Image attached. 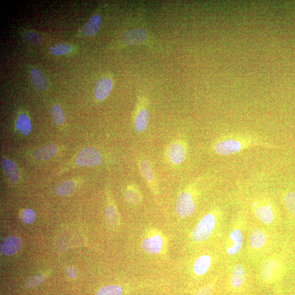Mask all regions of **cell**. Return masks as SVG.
I'll return each mask as SVG.
<instances>
[{"instance_id": "cell-27", "label": "cell", "mask_w": 295, "mask_h": 295, "mask_svg": "<svg viewBox=\"0 0 295 295\" xmlns=\"http://www.w3.org/2000/svg\"><path fill=\"white\" fill-rule=\"evenodd\" d=\"M284 202L289 213L295 216V191H291L285 195Z\"/></svg>"}, {"instance_id": "cell-32", "label": "cell", "mask_w": 295, "mask_h": 295, "mask_svg": "<svg viewBox=\"0 0 295 295\" xmlns=\"http://www.w3.org/2000/svg\"><path fill=\"white\" fill-rule=\"evenodd\" d=\"M25 39L30 44H36L41 42L42 37L38 33L29 32L25 34Z\"/></svg>"}, {"instance_id": "cell-26", "label": "cell", "mask_w": 295, "mask_h": 295, "mask_svg": "<svg viewBox=\"0 0 295 295\" xmlns=\"http://www.w3.org/2000/svg\"><path fill=\"white\" fill-rule=\"evenodd\" d=\"M105 216L108 226L113 228L117 225L118 215L116 210L113 206L107 207L105 211Z\"/></svg>"}, {"instance_id": "cell-29", "label": "cell", "mask_w": 295, "mask_h": 295, "mask_svg": "<svg viewBox=\"0 0 295 295\" xmlns=\"http://www.w3.org/2000/svg\"><path fill=\"white\" fill-rule=\"evenodd\" d=\"M72 50V46L67 43H59L55 46H51L49 49L50 54L55 55H60L68 54Z\"/></svg>"}, {"instance_id": "cell-17", "label": "cell", "mask_w": 295, "mask_h": 295, "mask_svg": "<svg viewBox=\"0 0 295 295\" xmlns=\"http://www.w3.org/2000/svg\"><path fill=\"white\" fill-rule=\"evenodd\" d=\"M56 153L57 148L54 145L48 144L36 149L34 157L40 161H44L54 157Z\"/></svg>"}, {"instance_id": "cell-24", "label": "cell", "mask_w": 295, "mask_h": 295, "mask_svg": "<svg viewBox=\"0 0 295 295\" xmlns=\"http://www.w3.org/2000/svg\"><path fill=\"white\" fill-rule=\"evenodd\" d=\"M139 169L143 177L148 182H152L153 179V170L152 165L147 159H142L139 163Z\"/></svg>"}, {"instance_id": "cell-10", "label": "cell", "mask_w": 295, "mask_h": 295, "mask_svg": "<svg viewBox=\"0 0 295 295\" xmlns=\"http://www.w3.org/2000/svg\"><path fill=\"white\" fill-rule=\"evenodd\" d=\"M21 247L22 242L19 237L14 236H9L2 242L1 252L3 255L11 256L17 253Z\"/></svg>"}, {"instance_id": "cell-13", "label": "cell", "mask_w": 295, "mask_h": 295, "mask_svg": "<svg viewBox=\"0 0 295 295\" xmlns=\"http://www.w3.org/2000/svg\"><path fill=\"white\" fill-rule=\"evenodd\" d=\"M163 240L159 235H154L152 237L144 240L141 244L142 249L150 254H156L162 249Z\"/></svg>"}, {"instance_id": "cell-20", "label": "cell", "mask_w": 295, "mask_h": 295, "mask_svg": "<svg viewBox=\"0 0 295 295\" xmlns=\"http://www.w3.org/2000/svg\"><path fill=\"white\" fill-rule=\"evenodd\" d=\"M15 127L18 131L23 135H27L32 128L30 119L25 114H21L18 116L15 122Z\"/></svg>"}, {"instance_id": "cell-19", "label": "cell", "mask_w": 295, "mask_h": 295, "mask_svg": "<svg viewBox=\"0 0 295 295\" xmlns=\"http://www.w3.org/2000/svg\"><path fill=\"white\" fill-rule=\"evenodd\" d=\"M149 120V115L148 111L142 109L139 111L134 120V127L138 132H142L147 127Z\"/></svg>"}, {"instance_id": "cell-28", "label": "cell", "mask_w": 295, "mask_h": 295, "mask_svg": "<svg viewBox=\"0 0 295 295\" xmlns=\"http://www.w3.org/2000/svg\"><path fill=\"white\" fill-rule=\"evenodd\" d=\"M123 289L116 285L108 286L101 288L96 295H122Z\"/></svg>"}, {"instance_id": "cell-6", "label": "cell", "mask_w": 295, "mask_h": 295, "mask_svg": "<svg viewBox=\"0 0 295 295\" xmlns=\"http://www.w3.org/2000/svg\"><path fill=\"white\" fill-rule=\"evenodd\" d=\"M253 213L262 223L271 225L273 223L275 213L272 206L266 202L258 201L253 206Z\"/></svg>"}, {"instance_id": "cell-15", "label": "cell", "mask_w": 295, "mask_h": 295, "mask_svg": "<svg viewBox=\"0 0 295 295\" xmlns=\"http://www.w3.org/2000/svg\"><path fill=\"white\" fill-rule=\"evenodd\" d=\"M3 172L10 182L15 183L19 179V173L17 165L8 159H4L2 162Z\"/></svg>"}, {"instance_id": "cell-18", "label": "cell", "mask_w": 295, "mask_h": 295, "mask_svg": "<svg viewBox=\"0 0 295 295\" xmlns=\"http://www.w3.org/2000/svg\"><path fill=\"white\" fill-rule=\"evenodd\" d=\"M31 79L36 89L45 91L48 89L49 84L47 80L41 72L35 68L31 69L30 71Z\"/></svg>"}, {"instance_id": "cell-2", "label": "cell", "mask_w": 295, "mask_h": 295, "mask_svg": "<svg viewBox=\"0 0 295 295\" xmlns=\"http://www.w3.org/2000/svg\"><path fill=\"white\" fill-rule=\"evenodd\" d=\"M216 223L214 214L209 213L205 215L196 225L193 231L191 237L194 241L200 242L204 241L211 234Z\"/></svg>"}, {"instance_id": "cell-14", "label": "cell", "mask_w": 295, "mask_h": 295, "mask_svg": "<svg viewBox=\"0 0 295 295\" xmlns=\"http://www.w3.org/2000/svg\"><path fill=\"white\" fill-rule=\"evenodd\" d=\"M101 24V18L99 15L95 14L88 20L81 31L82 36L85 38L91 37L99 30Z\"/></svg>"}, {"instance_id": "cell-33", "label": "cell", "mask_w": 295, "mask_h": 295, "mask_svg": "<svg viewBox=\"0 0 295 295\" xmlns=\"http://www.w3.org/2000/svg\"><path fill=\"white\" fill-rule=\"evenodd\" d=\"M213 289V285L211 284H207L199 289L194 295H211Z\"/></svg>"}, {"instance_id": "cell-34", "label": "cell", "mask_w": 295, "mask_h": 295, "mask_svg": "<svg viewBox=\"0 0 295 295\" xmlns=\"http://www.w3.org/2000/svg\"><path fill=\"white\" fill-rule=\"evenodd\" d=\"M65 272L67 276L71 279H74L77 277V271L73 267L67 266L65 268Z\"/></svg>"}, {"instance_id": "cell-22", "label": "cell", "mask_w": 295, "mask_h": 295, "mask_svg": "<svg viewBox=\"0 0 295 295\" xmlns=\"http://www.w3.org/2000/svg\"><path fill=\"white\" fill-rule=\"evenodd\" d=\"M76 185L71 180H67L60 184L55 189V193L60 196H67L73 193Z\"/></svg>"}, {"instance_id": "cell-31", "label": "cell", "mask_w": 295, "mask_h": 295, "mask_svg": "<svg viewBox=\"0 0 295 295\" xmlns=\"http://www.w3.org/2000/svg\"><path fill=\"white\" fill-rule=\"evenodd\" d=\"M20 218L25 224H33L36 220V215L34 211L26 209L22 211Z\"/></svg>"}, {"instance_id": "cell-12", "label": "cell", "mask_w": 295, "mask_h": 295, "mask_svg": "<svg viewBox=\"0 0 295 295\" xmlns=\"http://www.w3.org/2000/svg\"><path fill=\"white\" fill-rule=\"evenodd\" d=\"M147 36L146 31L143 29H136L124 34L122 36V41L124 44H140L146 39Z\"/></svg>"}, {"instance_id": "cell-5", "label": "cell", "mask_w": 295, "mask_h": 295, "mask_svg": "<svg viewBox=\"0 0 295 295\" xmlns=\"http://www.w3.org/2000/svg\"><path fill=\"white\" fill-rule=\"evenodd\" d=\"M282 271V265L278 260L270 258L262 264L260 271V277L262 280L271 283L279 277Z\"/></svg>"}, {"instance_id": "cell-1", "label": "cell", "mask_w": 295, "mask_h": 295, "mask_svg": "<svg viewBox=\"0 0 295 295\" xmlns=\"http://www.w3.org/2000/svg\"><path fill=\"white\" fill-rule=\"evenodd\" d=\"M271 149L274 145L257 134L246 133H227L216 139L213 145L214 152L221 156H227L253 147Z\"/></svg>"}, {"instance_id": "cell-9", "label": "cell", "mask_w": 295, "mask_h": 295, "mask_svg": "<svg viewBox=\"0 0 295 295\" xmlns=\"http://www.w3.org/2000/svg\"><path fill=\"white\" fill-rule=\"evenodd\" d=\"M113 87V82L108 78L98 80L95 85L94 96L98 101H101L109 95Z\"/></svg>"}, {"instance_id": "cell-4", "label": "cell", "mask_w": 295, "mask_h": 295, "mask_svg": "<svg viewBox=\"0 0 295 295\" xmlns=\"http://www.w3.org/2000/svg\"><path fill=\"white\" fill-rule=\"evenodd\" d=\"M175 210L181 218H186L192 215L195 211V204L192 195L187 191L181 193L176 201Z\"/></svg>"}, {"instance_id": "cell-16", "label": "cell", "mask_w": 295, "mask_h": 295, "mask_svg": "<svg viewBox=\"0 0 295 295\" xmlns=\"http://www.w3.org/2000/svg\"><path fill=\"white\" fill-rule=\"evenodd\" d=\"M267 236L262 230H253L250 235V245L253 250H260L265 246L267 242Z\"/></svg>"}, {"instance_id": "cell-23", "label": "cell", "mask_w": 295, "mask_h": 295, "mask_svg": "<svg viewBox=\"0 0 295 295\" xmlns=\"http://www.w3.org/2000/svg\"><path fill=\"white\" fill-rule=\"evenodd\" d=\"M124 198L127 203L131 205H137L141 201V196L139 191L134 187L128 188L124 193Z\"/></svg>"}, {"instance_id": "cell-25", "label": "cell", "mask_w": 295, "mask_h": 295, "mask_svg": "<svg viewBox=\"0 0 295 295\" xmlns=\"http://www.w3.org/2000/svg\"><path fill=\"white\" fill-rule=\"evenodd\" d=\"M50 114L54 123L56 126H61L65 123V117L64 113L60 106L54 105L51 108Z\"/></svg>"}, {"instance_id": "cell-8", "label": "cell", "mask_w": 295, "mask_h": 295, "mask_svg": "<svg viewBox=\"0 0 295 295\" xmlns=\"http://www.w3.org/2000/svg\"><path fill=\"white\" fill-rule=\"evenodd\" d=\"M230 245L227 248V253L230 256L239 253L242 248L243 236L239 229L233 230L229 235Z\"/></svg>"}, {"instance_id": "cell-7", "label": "cell", "mask_w": 295, "mask_h": 295, "mask_svg": "<svg viewBox=\"0 0 295 295\" xmlns=\"http://www.w3.org/2000/svg\"><path fill=\"white\" fill-rule=\"evenodd\" d=\"M246 281L245 269L241 264H237L232 269L230 279V287L235 291L240 290L245 286Z\"/></svg>"}, {"instance_id": "cell-11", "label": "cell", "mask_w": 295, "mask_h": 295, "mask_svg": "<svg viewBox=\"0 0 295 295\" xmlns=\"http://www.w3.org/2000/svg\"><path fill=\"white\" fill-rule=\"evenodd\" d=\"M170 162L175 165L182 163L186 156V149L180 143H173L170 145L168 152Z\"/></svg>"}, {"instance_id": "cell-3", "label": "cell", "mask_w": 295, "mask_h": 295, "mask_svg": "<svg viewBox=\"0 0 295 295\" xmlns=\"http://www.w3.org/2000/svg\"><path fill=\"white\" fill-rule=\"evenodd\" d=\"M101 161V154L92 147L83 149L76 159V164L82 167H96L100 164Z\"/></svg>"}, {"instance_id": "cell-21", "label": "cell", "mask_w": 295, "mask_h": 295, "mask_svg": "<svg viewBox=\"0 0 295 295\" xmlns=\"http://www.w3.org/2000/svg\"><path fill=\"white\" fill-rule=\"evenodd\" d=\"M211 259L209 255H203L196 260L194 266V271L196 275L202 276L208 271L211 265Z\"/></svg>"}, {"instance_id": "cell-30", "label": "cell", "mask_w": 295, "mask_h": 295, "mask_svg": "<svg viewBox=\"0 0 295 295\" xmlns=\"http://www.w3.org/2000/svg\"><path fill=\"white\" fill-rule=\"evenodd\" d=\"M44 281V277L42 274H36L30 276L25 282V287L31 289L39 286Z\"/></svg>"}]
</instances>
